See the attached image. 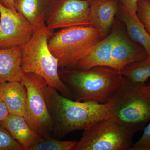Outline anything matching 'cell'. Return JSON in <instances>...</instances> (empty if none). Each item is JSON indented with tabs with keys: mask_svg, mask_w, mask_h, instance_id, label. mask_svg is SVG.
<instances>
[{
	"mask_svg": "<svg viewBox=\"0 0 150 150\" xmlns=\"http://www.w3.org/2000/svg\"><path fill=\"white\" fill-rule=\"evenodd\" d=\"M45 96L54 122L53 134L55 137H64L112 116L111 101L102 103L94 100L76 101L65 97L48 85Z\"/></svg>",
	"mask_w": 150,
	"mask_h": 150,
	"instance_id": "cell-1",
	"label": "cell"
},
{
	"mask_svg": "<svg viewBox=\"0 0 150 150\" xmlns=\"http://www.w3.org/2000/svg\"><path fill=\"white\" fill-rule=\"evenodd\" d=\"M59 75L71 99L102 103L111 101L123 79L121 72L104 66H96L88 70L61 69Z\"/></svg>",
	"mask_w": 150,
	"mask_h": 150,
	"instance_id": "cell-2",
	"label": "cell"
},
{
	"mask_svg": "<svg viewBox=\"0 0 150 150\" xmlns=\"http://www.w3.org/2000/svg\"><path fill=\"white\" fill-rule=\"evenodd\" d=\"M54 33V30L48 28L46 23L35 28L30 39L23 46L22 69L24 74L30 73L39 75L48 86L71 99L68 89L59 76L58 59L48 47V40Z\"/></svg>",
	"mask_w": 150,
	"mask_h": 150,
	"instance_id": "cell-3",
	"label": "cell"
},
{
	"mask_svg": "<svg viewBox=\"0 0 150 150\" xmlns=\"http://www.w3.org/2000/svg\"><path fill=\"white\" fill-rule=\"evenodd\" d=\"M106 36L102 30L90 25L73 26L54 33L48 46L58 59L59 68L73 69L92 48Z\"/></svg>",
	"mask_w": 150,
	"mask_h": 150,
	"instance_id": "cell-4",
	"label": "cell"
},
{
	"mask_svg": "<svg viewBox=\"0 0 150 150\" xmlns=\"http://www.w3.org/2000/svg\"><path fill=\"white\" fill-rule=\"evenodd\" d=\"M110 101L112 117L126 126L139 131L150 121V83H134L123 77Z\"/></svg>",
	"mask_w": 150,
	"mask_h": 150,
	"instance_id": "cell-5",
	"label": "cell"
},
{
	"mask_svg": "<svg viewBox=\"0 0 150 150\" xmlns=\"http://www.w3.org/2000/svg\"><path fill=\"white\" fill-rule=\"evenodd\" d=\"M137 132L112 116L84 130L74 150H130Z\"/></svg>",
	"mask_w": 150,
	"mask_h": 150,
	"instance_id": "cell-6",
	"label": "cell"
},
{
	"mask_svg": "<svg viewBox=\"0 0 150 150\" xmlns=\"http://www.w3.org/2000/svg\"><path fill=\"white\" fill-rule=\"evenodd\" d=\"M21 83L26 89V107L24 118L38 135H52L54 122L46 103V81L39 75L25 73Z\"/></svg>",
	"mask_w": 150,
	"mask_h": 150,
	"instance_id": "cell-7",
	"label": "cell"
},
{
	"mask_svg": "<svg viewBox=\"0 0 150 150\" xmlns=\"http://www.w3.org/2000/svg\"><path fill=\"white\" fill-rule=\"evenodd\" d=\"M90 0H56L53 2L46 21L54 30L76 26L89 25Z\"/></svg>",
	"mask_w": 150,
	"mask_h": 150,
	"instance_id": "cell-8",
	"label": "cell"
},
{
	"mask_svg": "<svg viewBox=\"0 0 150 150\" xmlns=\"http://www.w3.org/2000/svg\"><path fill=\"white\" fill-rule=\"evenodd\" d=\"M0 49L22 47L29 41L35 28L16 11L0 3Z\"/></svg>",
	"mask_w": 150,
	"mask_h": 150,
	"instance_id": "cell-9",
	"label": "cell"
},
{
	"mask_svg": "<svg viewBox=\"0 0 150 150\" xmlns=\"http://www.w3.org/2000/svg\"><path fill=\"white\" fill-rule=\"evenodd\" d=\"M117 33L111 53L110 68L121 72L126 65L143 61L149 56L144 48L137 44L127 34L121 21H114Z\"/></svg>",
	"mask_w": 150,
	"mask_h": 150,
	"instance_id": "cell-10",
	"label": "cell"
},
{
	"mask_svg": "<svg viewBox=\"0 0 150 150\" xmlns=\"http://www.w3.org/2000/svg\"><path fill=\"white\" fill-rule=\"evenodd\" d=\"M117 29L113 23L110 34L97 43L78 62L74 69L88 70L96 66L110 67L111 53Z\"/></svg>",
	"mask_w": 150,
	"mask_h": 150,
	"instance_id": "cell-11",
	"label": "cell"
},
{
	"mask_svg": "<svg viewBox=\"0 0 150 150\" xmlns=\"http://www.w3.org/2000/svg\"><path fill=\"white\" fill-rule=\"evenodd\" d=\"M119 6L118 0H90V25L107 35L113 25Z\"/></svg>",
	"mask_w": 150,
	"mask_h": 150,
	"instance_id": "cell-12",
	"label": "cell"
},
{
	"mask_svg": "<svg viewBox=\"0 0 150 150\" xmlns=\"http://www.w3.org/2000/svg\"><path fill=\"white\" fill-rule=\"evenodd\" d=\"M22 47L0 49V82L21 81Z\"/></svg>",
	"mask_w": 150,
	"mask_h": 150,
	"instance_id": "cell-13",
	"label": "cell"
},
{
	"mask_svg": "<svg viewBox=\"0 0 150 150\" xmlns=\"http://www.w3.org/2000/svg\"><path fill=\"white\" fill-rule=\"evenodd\" d=\"M53 3L51 0H14L16 10L35 28L46 23Z\"/></svg>",
	"mask_w": 150,
	"mask_h": 150,
	"instance_id": "cell-14",
	"label": "cell"
},
{
	"mask_svg": "<svg viewBox=\"0 0 150 150\" xmlns=\"http://www.w3.org/2000/svg\"><path fill=\"white\" fill-rule=\"evenodd\" d=\"M0 96L10 113L24 117L26 107V89L20 82H0Z\"/></svg>",
	"mask_w": 150,
	"mask_h": 150,
	"instance_id": "cell-15",
	"label": "cell"
},
{
	"mask_svg": "<svg viewBox=\"0 0 150 150\" xmlns=\"http://www.w3.org/2000/svg\"><path fill=\"white\" fill-rule=\"evenodd\" d=\"M0 125L7 130L24 150H29L38 137L23 116L10 113Z\"/></svg>",
	"mask_w": 150,
	"mask_h": 150,
	"instance_id": "cell-16",
	"label": "cell"
},
{
	"mask_svg": "<svg viewBox=\"0 0 150 150\" xmlns=\"http://www.w3.org/2000/svg\"><path fill=\"white\" fill-rule=\"evenodd\" d=\"M116 15L123 23L130 38L144 48L150 57V35L139 20L137 13L127 10L119 5Z\"/></svg>",
	"mask_w": 150,
	"mask_h": 150,
	"instance_id": "cell-17",
	"label": "cell"
},
{
	"mask_svg": "<svg viewBox=\"0 0 150 150\" xmlns=\"http://www.w3.org/2000/svg\"><path fill=\"white\" fill-rule=\"evenodd\" d=\"M121 72L123 77L131 82L146 83L150 78V57L126 65Z\"/></svg>",
	"mask_w": 150,
	"mask_h": 150,
	"instance_id": "cell-18",
	"label": "cell"
},
{
	"mask_svg": "<svg viewBox=\"0 0 150 150\" xmlns=\"http://www.w3.org/2000/svg\"><path fill=\"white\" fill-rule=\"evenodd\" d=\"M77 141H62L51 135H38L29 150H74Z\"/></svg>",
	"mask_w": 150,
	"mask_h": 150,
	"instance_id": "cell-19",
	"label": "cell"
},
{
	"mask_svg": "<svg viewBox=\"0 0 150 150\" xmlns=\"http://www.w3.org/2000/svg\"><path fill=\"white\" fill-rule=\"evenodd\" d=\"M136 13L139 20L150 35V0H138Z\"/></svg>",
	"mask_w": 150,
	"mask_h": 150,
	"instance_id": "cell-20",
	"label": "cell"
},
{
	"mask_svg": "<svg viewBox=\"0 0 150 150\" xmlns=\"http://www.w3.org/2000/svg\"><path fill=\"white\" fill-rule=\"evenodd\" d=\"M0 150H24L8 131L0 125Z\"/></svg>",
	"mask_w": 150,
	"mask_h": 150,
	"instance_id": "cell-21",
	"label": "cell"
},
{
	"mask_svg": "<svg viewBox=\"0 0 150 150\" xmlns=\"http://www.w3.org/2000/svg\"><path fill=\"white\" fill-rule=\"evenodd\" d=\"M144 129L142 137L133 144L130 150H150V123Z\"/></svg>",
	"mask_w": 150,
	"mask_h": 150,
	"instance_id": "cell-22",
	"label": "cell"
},
{
	"mask_svg": "<svg viewBox=\"0 0 150 150\" xmlns=\"http://www.w3.org/2000/svg\"><path fill=\"white\" fill-rule=\"evenodd\" d=\"M119 5L132 12H137L138 0H118Z\"/></svg>",
	"mask_w": 150,
	"mask_h": 150,
	"instance_id": "cell-23",
	"label": "cell"
},
{
	"mask_svg": "<svg viewBox=\"0 0 150 150\" xmlns=\"http://www.w3.org/2000/svg\"><path fill=\"white\" fill-rule=\"evenodd\" d=\"M9 113L6 105L0 96V121L5 120Z\"/></svg>",
	"mask_w": 150,
	"mask_h": 150,
	"instance_id": "cell-24",
	"label": "cell"
},
{
	"mask_svg": "<svg viewBox=\"0 0 150 150\" xmlns=\"http://www.w3.org/2000/svg\"><path fill=\"white\" fill-rule=\"evenodd\" d=\"M0 3L7 8L16 11L14 5V0H0Z\"/></svg>",
	"mask_w": 150,
	"mask_h": 150,
	"instance_id": "cell-25",
	"label": "cell"
},
{
	"mask_svg": "<svg viewBox=\"0 0 150 150\" xmlns=\"http://www.w3.org/2000/svg\"><path fill=\"white\" fill-rule=\"evenodd\" d=\"M51 1L54 2L55 1H56V0H51Z\"/></svg>",
	"mask_w": 150,
	"mask_h": 150,
	"instance_id": "cell-26",
	"label": "cell"
},
{
	"mask_svg": "<svg viewBox=\"0 0 150 150\" xmlns=\"http://www.w3.org/2000/svg\"><path fill=\"white\" fill-rule=\"evenodd\" d=\"M0 17H1V14H0Z\"/></svg>",
	"mask_w": 150,
	"mask_h": 150,
	"instance_id": "cell-27",
	"label": "cell"
},
{
	"mask_svg": "<svg viewBox=\"0 0 150 150\" xmlns=\"http://www.w3.org/2000/svg\"><path fill=\"white\" fill-rule=\"evenodd\" d=\"M149 83L150 84V83Z\"/></svg>",
	"mask_w": 150,
	"mask_h": 150,
	"instance_id": "cell-28",
	"label": "cell"
}]
</instances>
